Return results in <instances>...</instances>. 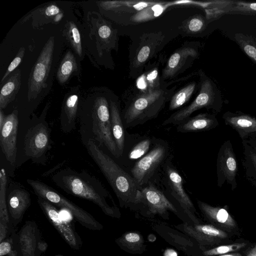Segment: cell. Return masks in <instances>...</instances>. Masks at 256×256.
I'll return each instance as SVG.
<instances>
[{
	"mask_svg": "<svg viewBox=\"0 0 256 256\" xmlns=\"http://www.w3.org/2000/svg\"><path fill=\"white\" fill-rule=\"evenodd\" d=\"M51 179L66 194L94 203L108 216H117V209L110 206L106 200L110 196L108 192L96 178L86 171L78 172L66 168L56 172Z\"/></svg>",
	"mask_w": 256,
	"mask_h": 256,
	"instance_id": "6da1fadb",
	"label": "cell"
},
{
	"mask_svg": "<svg viewBox=\"0 0 256 256\" xmlns=\"http://www.w3.org/2000/svg\"><path fill=\"white\" fill-rule=\"evenodd\" d=\"M83 143L88 154L114 192L121 206L124 204H136L140 188L132 176L106 154L94 140L89 138Z\"/></svg>",
	"mask_w": 256,
	"mask_h": 256,
	"instance_id": "7a4b0ae2",
	"label": "cell"
},
{
	"mask_svg": "<svg viewBox=\"0 0 256 256\" xmlns=\"http://www.w3.org/2000/svg\"><path fill=\"white\" fill-rule=\"evenodd\" d=\"M46 112L40 118H34L18 126L22 132V142L18 147L16 166H20L27 160L34 163L45 164L48 152L51 148V130L46 120Z\"/></svg>",
	"mask_w": 256,
	"mask_h": 256,
	"instance_id": "3957f363",
	"label": "cell"
},
{
	"mask_svg": "<svg viewBox=\"0 0 256 256\" xmlns=\"http://www.w3.org/2000/svg\"><path fill=\"white\" fill-rule=\"evenodd\" d=\"M168 85L164 84L158 89L132 97L122 114L124 126L134 127L156 118L174 94L176 86L168 88Z\"/></svg>",
	"mask_w": 256,
	"mask_h": 256,
	"instance_id": "277c9868",
	"label": "cell"
},
{
	"mask_svg": "<svg viewBox=\"0 0 256 256\" xmlns=\"http://www.w3.org/2000/svg\"><path fill=\"white\" fill-rule=\"evenodd\" d=\"M80 126L82 142L92 138L100 146H104L115 158H120L112 132L110 106L105 97L96 98L90 116L82 118Z\"/></svg>",
	"mask_w": 256,
	"mask_h": 256,
	"instance_id": "5b68a950",
	"label": "cell"
},
{
	"mask_svg": "<svg viewBox=\"0 0 256 256\" xmlns=\"http://www.w3.org/2000/svg\"><path fill=\"white\" fill-rule=\"evenodd\" d=\"M200 76V91L194 100L188 106L171 114L163 122L162 126H177L190 118L194 112L203 108L211 109L216 112H220L222 100L216 86L202 70Z\"/></svg>",
	"mask_w": 256,
	"mask_h": 256,
	"instance_id": "8992f818",
	"label": "cell"
},
{
	"mask_svg": "<svg viewBox=\"0 0 256 256\" xmlns=\"http://www.w3.org/2000/svg\"><path fill=\"white\" fill-rule=\"evenodd\" d=\"M26 182L32 188L37 197H41L56 206L68 210L74 220L82 226L92 230H100L103 228V226L90 214L72 202L52 188L38 180L27 179Z\"/></svg>",
	"mask_w": 256,
	"mask_h": 256,
	"instance_id": "52a82bcc",
	"label": "cell"
},
{
	"mask_svg": "<svg viewBox=\"0 0 256 256\" xmlns=\"http://www.w3.org/2000/svg\"><path fill=\"white\" fill-rule=\"evenodd\" d=\"M168 154L167 143L158 140L150 150L134 164L131 170V176L140 188L150 183L152 178L168 158Z\"/></svg>",
	"mask_w": 256,
	"mask_h": 256,
	"instance_id": "ba28073f",
	"label": "cell"
},
{
	"mask_svg": "<svg viewBox=\"0 0 256 256\" xmlns=\"http://www.w3.org/2000/svg\"><path fill=\"white\" fill-rule=\"evenodd\" d=\"M54 37L48 40L32 70L28 82V98L29 102L34 100L42 89L47 86L52 62Z\"/></svg>",
	"mask_w": 256,
	"mask_h": 256,
	"instance_id": "9c48e42d",
	"label": "cell"
},
{
	"mask_svg": "<svg viewBox=\"0 0 256 256\" xmlns=\"http://www.w3.org/2000/svg\"><path fill=\"white\" fill-rule=\"evenodd\" d=\"M38 204L48 221L70 246L74 250L82 246V240L76 230L74 223L64 219L56 206L47 200L38 196Z\"/></svg>",
	"mask_w": 256,
	"mask_h": 256,
	"instance_id": "30bf717a",
	"label": "cell"
},
{
	"mask_svg": "<svg viewBox=\"0 0 256 256\" xmlns=\"http://www.w3.org/2000/svg\"><path fill=\"white\" fill-rule=\"evenodd\" d=\"M238 160L230 140H226L220 146L216 159L217 186L221 188L226 182L234 191L238 186L236 176Z\"/></svg>",
	"mask_w": 256,
	"mask_h": 256,
	"instance_id": "8fae6325",
	"label": "cell"
},
{
	"mask_svg": "<svg viewBox=\"0 0 256 256\" xmlns=\"http://www.w3.org/2000/svg\"><path fill=\"white\" fill-rule=\"evenodd\" d=\"M170 158H168L163 164L166 186L186 214L195 224H198V220L194 214L196 209L184 188L182 178L173 166Z\"/></svg>",
	"mask_w": 256,
	"mask_h": 256,
	"instance_id": "7c38bea8",
	"label": "cell"
},
{
	"mask_svg": "<svg viewBox=\"0 0 256 256\" xmlns=\"http://www.w3.org/2000/svg\"><path fill=\"white\" fill-rule=\"evenodd\" d=\"M6 198L10 218L16 228L30 206V193L21 184L10 180L6 188Z\"/></svg>",
	"mask_w": 256,
	"mask_h": 256,
	"instance_id": "4fadbf2b",
	"label": "cell"
},
{
	"mask_svg": "<svg viewBox=\"0 0 256 256\" xmlns=\"http://www.w3.org/2000/svg\"><path fill=\"white\" fill-rule=\"evenodd\" d=\"M20 256H42L48 248L34 221L27 220L17 232Z\"/></svg>",
	"mask_w": 256,
	"mask_h": 256,
	"instance_id": "5bb4252c",
	"label": "cell"
},
{
	"mask_svg": "<svg viewBox=\"0 0 256 256\" xmlns=\"http://www.w3.org/2000/svg\"><path fill=\"white\" fill-rule=\"evenodd\" d=\"M18 126V112L16 109L6 116L4 124L0 128L1 150L12 166H16Z\"/></svg>",
	"mask_w": 256,
	"mask_h": 256,
	"instance_id": "9a60e30c",
	"label": "cell"
},
{
	"mask_svg": "<svg viewBox=\"0 0 256 256\" xmlns=\"http://www.w3.org/2000/svg\"><path fill=\"white\" fill-rule=\"evenodd\" d=\"M165 40L166 36L162 32L146 34L142 36L130 63L132 76L135 77L142 72L146 62L162 46Z\"/></svg>",
	"mask_w": 256,
	"mask_h": 256,
	"instance_id": "2e32d148",
	"label": "cell"
},
{
	"mask_svg": "<svg viewBox=\"0 0 256 256\" xmlns=\"http://www.w3.org/2000/svg\"><path fill=\"white\" fill-rule=\"evenodd\" d=\"M143 203L154 214L162 215L168 210L176 213L177 210L164 194L154 185L148 184L139 189L136 204Z\"/></svg>",
	"mask_w": 256,
	"mask_h": 256,
	"instance_id": "e0dca14e",
	"label": "cell"
},
{
	"mask_svg": "<svg viewBox=\"0 0 256 256\" xmlns=\"http://www.w3.org/2000/svg\"><path fill=\"white\" fill-rule=\"evenodd\" d=\"M197 48L186 45L176 50L168 59L162 70V81L174 78L182 72L188 62L198 58Z\"/></svg>",
	"mask_w": 256,
	"mask_h": 256,
	"instance_id": "ac0fdd59",
	"label": "cell"
},
{
	"mask_svg": "<svg viewBox=\"0 0 256 256\" xmlns=\"http://www.w3.org/2000/svg\"><path fill=\"white\" fill-rule=\"evenodd\" d=\"M222 118L226 125L238 132L242 140L256 137V117L240 111H228L222 114Z\"/></svg>",
	"mask_w": 256,
	"mask_h": 256,
	"instance_id": "d6986e66",
	"label": "cell"
},
{
	"mask_svg": "<svg viewBox=\"0 0 256 256\" xmlns=\"http://www.w3.org/2000/svg\"><path fill=\"white\" fill-rule=\"evenodd\" d=\"M182 230L202 245L212 244L219 239L228 236L224 231L210 224H196L193 226L184 224Z\"/></svg>",
	"mask_w": 256,
	"mask_h": 256,
	"instance_id": "ffe728a7",
	"label": "cell"
},
{
	"mask_svg": "<svg viewBox=\"0 0 256 256\" xmlns=\"http://www.w3.org/2000/svg\"><path fill=\"white\" fill-rule=\"evenodd\" d=\"M218 124L215 114L201 113L177 125L176 130L182 133L204 132L214 129Z\"/></svg>",
	"mask_w": 256,
	"mask_h": 256,
	"instance_id": "44dd1931",
	"label": "cell"
},
{
	"mask_svg": "<svg viewBox=\"0 0 256 256\" xmlns=\"http://www.w3.org/2000/svg\"><path fill=\"white\" fill-rule=\"evenodd\" d=\"M159 2L146 0L100 1L98 2V6L104 11L114 12L118 14H134Z\"/></svg>",
	"mask_w": 256,
	"mask_h": 256,
	"instance_id": "7402d4cb",
	"label": "cell"
},
{
	"mask_svg": "<svg viewBox=\"0 0 256 256\" xmlns=\"http://www.w3.org/2000/svg\"><path fill=\"white\" fill-rule=\"evenodd\" d=\"M78 103V98L76 94L69 96L64 101L60 116V126L64 133H70L76 128Z\"/></svg>",
	"mask_w": 256,
	"mask_h": 256,
	"instance_id": "603a6c76",
	"label": "cell"
},
{
	"mask_svg": "<svg viewBox=\"0 0 256 256\" xmlns=\"http://www.w3.org/2000/svg\"><path fill=\"white\" fill-rule=\"evenodd\" d=\"M109 106L112 134L120 157L123 153L124 147V126L119 104L110 100Z\"/></svg>",
	"mask_w": 256,
	"mask_h": 256,
	"instance_id": "cb8c5ba5",
	"label": "cell"
},
{
	"mask_svg": "<svg viewBox=\"0 0 256 256\" xmlns=\"http://www.w3.org/2000/svg\"><path fill=\"white\" fill-rule=\"evenodd\" d=\"M202 212L210 220L228 228H233L236 222L225 208L213 206L200 200H198Z\"/></svg>",
	"mask_w": 256,
	"mask_h": 256,
	"instance_id": "d4e9b609",
	"label": "cell"
},
{
	"mask_svg": "<svg viewBox=\"0 0 256 256\" xmlns=\"http://www.w3.org/2000/svg\"><path fill=\"white\" fill-rule=\"evenodd\" d=\"M20 70L16 69L7 80L0 90V109L5 108L12 102L18 92L20 84Z\"/></svg>",
	"mask_w": 256,
	"mask_h": 256,
	"instance_id": "484cf974",
	"label": "cell"
},
{
	"mask_svg": "<svg viewBox=\"0 0 256 256\" xmlns=\"http://www.w3.org/2000/svg\"><path fill=\"white\" fill-rule=\"evenodd\" d=\"M243 148L242 164L244 177L256 188V152L246 142L242 140Z\"/></svg>",
	"mask_w": 256,
	"mask_h": 256,
	"instance_id": "4316f807",
	"label": "cell"
},
{
	"mask_svg": "<svg viewBox=\"0 0 256 256\" xmlns=\"http://www.w3.org/2000/svg\"><path fill=\"white\" fill-rule=\"evenodd\" d=\"M158 76V70L156 66L149 67L139 77L136 81L137 87L141 90L140 93H147L160 88L162 85Z\"/></svg>",
	"mask_w": 256,
	"mask_h": 256,
	"instance_id": "83f0119b",
	"label": "cell"
},
{
	"mask_svg": "<svg viewBox=\"0 0 256 256\" xmlns=\"http://www.w3.org/2000/svg\"><path fill=\"white\" fill-rule=\"evenodd\" d=\"M196 86V82H191L175 92L170 100L168 110H174L183 106L192 96Z\"/></svg>",
	"mask_w": 256,
	"mask_h": 256,
	"instance_id": "f1b7e54d",
	"label": "cell"
},
{
	"mask_svg": "<svg viewBox=\"0 0 256 256\" xmlns=\"http://www.w3.org/2000/svg\"><path fill=\"white\" fill-rule=\"evenodd\" d=\"M182 2H176L173 3L159 2L132 15L130 20L134 22H142L150 20L159 16L169 6Z\"/></svg>",
	"mask_w": 256,
	"mask_h": 256,
	"instance_id": "f546056e",
	"label": "cell"
},
{
	"mask_svg": "<svg viewBox=\"0 0 256 256\" xmlns=\"http://www.w3.org/2000/svg\"><path fill=\"white\" fill-rule=\"evenodd\" d=\"M8 183L6 172L4 168H2L0 170V222L14 227L10 218L6 202V192Z\"/></svg>",
	"mask_w": 256,
	"mask_h": 256,
	"instance_id": "4dcf8cb0",
	"label": "cell"
},
{
	"mask_svg": "<svg viewBox=\"0 0 256 256\" xmlns=\"http://www.w3.org/2000/svg\"><path fill=\"white\" fill-rule=\"evenodd\" d=\"M78 66L74 54L68 50L61 62L58 72L56 77L59 83L64 84L69 79L70 76L77 70Z\"/></svg>",
	"mask_w": 256,
	"mask_h": 256,
	"instance_id": "1f68e13d",
	"label": "cell"
},
{
	"mask_svg": "<svg viewBox=\"0 0 256 256\" xmlns=\"http://www.w3.org/2000/svg\"><path fill=\"white\" fill-rule=\"evenodd\" d=\"M220 8L221 14H256V2L227 0Z\"/></svg>",
	"mask_w": 256,
	"mask_h": 256,
	"instance_id": "d6a6232c",
	"label": "cell"
},
{
	"mask_svg": "<svg viewBox=\"0 0 256 256\" xmlns=\"http://www.w3.org/2000/svg\"><path fill=\"white\" fill-rule=\"evenodd\" d=\"M235 37L236 40L241 49L256 64V38L242 34H237Z\"/></svg>",
	"mask_w": 256,
	"mask_h": 256,
	"instance_id": "836d02e7",
	"label": "cell"
},
{
	"mask_svg": "<svg viewBox=\"0 0 256 256\" xmlns=\"http://www.w3.org/2000/svg\"><path fill=\"white\" fill-rule=\"evenodd\" d=\"M20 256L16 230L10 236L0 242V256Z\"/></svg>",
	"mask_w": 256,
	"mask_h": 256,
	"instance_id": "e575fe53",
	"label": "cell"
},
{
	"mask_svg": "<svg viewBox=\"0 0 256 256\" xmlns=\"http://www.w3.org/2000/svg\"><path fill=\"white\" fill-rule=\"evenodd\" d=\"M67 34L68 40L75 52L80 56L82 54V46L79 30L73 22H68Z\"/></svg>",
	"mask_w": 256,
	"mask_h": 256,
	"instance_id": "d590c367",
	"label": "cell"
},
{
	"mask_svg": "<svg viewBox=\"0 0 256 256\" xmlns=\"http://www.w3.org/2000/svg\"><path fill=\"white\" fill-rule=\"evenodd\" d=\"M244 242L236 243L228 245L220 246L205 250L203 254L205 256H215L224 254L226 253L238 251L246 246Z\"/></svg>",
	"mask_w": 256,
	"mask_h": 256,
	"instance_id": "8d00e7d4",
	"label": "cell"
},
{
	"mask_svg": "<svg viewBox=\"0 0 256 256\" xmlns=\"http://www.w3.org/2000/svg\"><path fill=\"white\" fill-rule=\"evenodd\" d=\"M152 142V141L150 138H145L140 141L130 152L129 158L132 160L141 158L150 151Z\"/></svg>",
	"mask_w": 256,
	"mask_h": 256,
	"instance_id": "74e56055",
	"label": "cell"
},
{
	"mask_svg": "<svg viewBox=\"0 0 256 256\" xmlns=\"http://www.w3.org/2000/svg\"><path fill=\"white\" fill-rule=\"evenodd\" d=\"M118 242L122 244H126L130 248H134L142 244L143 239L138 233L130 232L125 234L122 238L119 239Z\"/></svg>",
	"mask_w": 256,
	"mask_h": 256,
	"instance_id": "f35d334b",
	"label": "cell"
},
{
	"mask_svg": "<svg viewBox=\"0 0 256 256\" xmlns=\"http://www.w3.org/2000/svg\"><path fill=\"white\" fill-rule=\"evenodd\" d=\"M187 28L188 31L192 33H196L201 32L205 26V21L204 18L198 15L194 16L187 22Z\"/></svg>",
	"mask_w": 256,
	"mask_h": 256,
	"instance_id": "ab89813d",
	"label": "cell"
},
{
	"mask_svg": "<svg viewBox=\"0 0 256 256\" xmlns=\"http://www.w3.org/2000/svg\"><path fill=\"white\" fill-rule=\"evenodd\" d=\"M25 49L24 48L22 47L19 50L16 56L11 62L8 68L4 74V75L1 82H3L6 78L17 68V66L20 64L22 62L24 54Z\"/></svg>",
	"mask_w": 256,
	"mask_h": 256,
	"instance_id": "60d3db41",
	"label": "cell"
},
{
	"mask_svg": "<svg viewBox=\"0 0 256 256\" xmlns=\"http://www.w3.org/2000/svg\"><path fill=\"white\" fill-rule=\"evenodd\" d=\"M98 33L102 38L107 39L111 36L112 30L109 26L104 24L98 28Z\"/></svg>",
	"mask_w": 256,
	"mask_h": 256,
	"instance_id": "b9f144b4",
	"label": "cell"
},
{
	"mask_svg": "<svg viewBox=\"0 0 256 256\" xmlns=\"http://www.w3.org/2000/svg\"><path fill=\"white\" fill-rule=\"evenodd\" d=\"M60 12V8L54 4L48 6L46 10V14L48 16L56 15Z\"/></svg>",
	"mask_w": 256,
	"mask_h": 256,
	"instance_id": "7bdbcfd3",
	"label": "cell"
},
{
	"mask_svg": "<svg viewBox=\"0 0 256 256\" xmlns=\"http://www.w3.org/2000/svg\"><path fill=\"white\" fill-rule=\"evenodd\" d=\"M244 140L256 152V137L249 138L248 139Z\"/></svg>",
	"mask_w": 256,
	"mask_h": 256,
	"instance_id": "ee69618b",
	"label": "cell"
},
{
	"mask_svg": "<svg viewBox=\"0 0 256 256\" xmlns=\"http://www.w3.org/2000/svg\"><path fill=\"white\" fill-rule=\"evenodd\" d=\"M164 256H178V254L174 250L168 248L164 251Z\"/></svg>",
	"mask_w": 256,
	"mask_h": 256,
	"instance_id": "f6af8a7d",
	"label": "cell"
},
{
	"mask_svg": "<svg viewBox=\"0 0 256 256\" xmlns=\"http://www.w3.org/2000/svg\"><path fill=\"white\" fill-rule=\"evenodd\" d=\"M6 118V116L4 114L2 110L0 109V128L4 126Z\"/></svg>",
	"mask_w": 256,
	"mask_h": 256,
	"instance_id": "bcb514c9",
	"label": "cell"
},
{
	"mask_svg": "<svg viewBox=\"0 0 256 256\" xmlns=\"http://www.w3.org/2000/svg\"><path fill=\"white\" fill-rule=\"evenodd\" d=\"M246 256H256V245L250 250Z\"/></svg>",
	"mask_w": 256,
	"mask_h": 256,
	"instance_id": "7dc6e473",
	"label": "cell"
},
{
	"mask_svg": "<svg viewBox=\"0 0 256 256\" xmlns=\"http://www.w3.org/2000/svg\"><path fill=\"white\" fill-rule=\"evenodd\" d=\"M216 256H242L241 254L238 252L232 253L230 254H224L221 255H218Z\"/></svg>",
	"mask_w": 256,
	"mask_h": 256,
	"instance_id": "c3c4849f",
	"label": "cell"
}]
</instances>
